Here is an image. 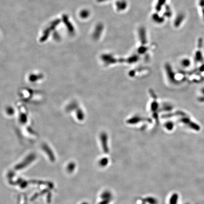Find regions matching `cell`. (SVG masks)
<instances>
[{"instance_id": "1", "label": "cell", "mask_w": 204, "mask_h": 204, "mask_svg": "<svg viewBox=\"0 0 204 204\" xmlns=\"http://www.w3.org/2000/svg\"><path fill=\"white\" fill-rule=\"evenodd\" d=\"M104 26L103 24L98 23L95 27L93 34L94 39L96 40H98L100 38L104 31Z\"/></svg>"}, {"instance_id": "2", "label": "cell", "mask_w": 204, "mask_h": 204, "mask_svg": "<svg viewBox=\"0 0 204 204\" xmlns=\"http://www.w3.org/2000/svg\"><path fill=\"white\" fill-rule=\"evenodd\" d=\"M138 36L140 42L142 45H145L147 42V33L144 27H141L138 30Z\"/></svg>"}, {"instance_id": "3", "label": "cell", "mask_w": 204, "mask_h": 204, "mask_svg": "<svg viewBox=\"0 0 204 204\" xmlns=\"http://www.w3.org/2000/svg\"><path fill=\"white\" fill-rule=\"evenodd\" d=\"M115 5L118 11H123L126 9L128 4L125 0H119L116 2Z\"/></svg>"}, {"instance_id": "4", "label": "cell", "mask_w": 204, "mask_h": 204, "mask_svg": "<svg viewBox=\"0 0 204 204\" xmlns=\"http://www.w3.org/2000/svg\"><path fill=\"white\" fill-rule=\"evenodd\" d=\"M152 19L155 22L160 24L162 23L164 21V18L163 17H161L159 15H158L157 13L154 14L152 16Z\"/></svg>"}, {"instance_id": "5", "label": "cell", "mask_w": 204, "mask_h": 204, "mask_svg": "<svg viewBox=\"0 0 204 204\" xmlns=\"http://www.w3.org/2000/svg\"><path fill=\"white\" fill-rule=\"evenodd\" d=\"M166 0H158L157 4L156 5V11L157 12H159L162 9V7L163 5L165 4Z\"/></svg>"}, {"instance_id": "6", "label": "cell", "mask_w": 204, "mask_h": 204, "mask_svg": "<svg viewBox=\"0 0 204 204\" xmlns=\"http://www.w3.org/2000/svg\"><path fill=\"white\" fill-rule=\"evenodd\" d=\"M90 15V12L88 10H84L82 11L81 13V16L83 18H88Z\"/></svg>"}, {"instance_id": "7", "label": "cell", "mask_w": 204, "mask_h": 204, "mask_svg": "<svg viewBox=\"0 0 204 204\" xmlns=\"http://www.w3.org/2000/svg\"><path fill=\"white\" fill-rule=\"evenodd\" d=\"M106 1H107V0H97V1L99 2H104Z\"/></svg>"}]
</instances>
